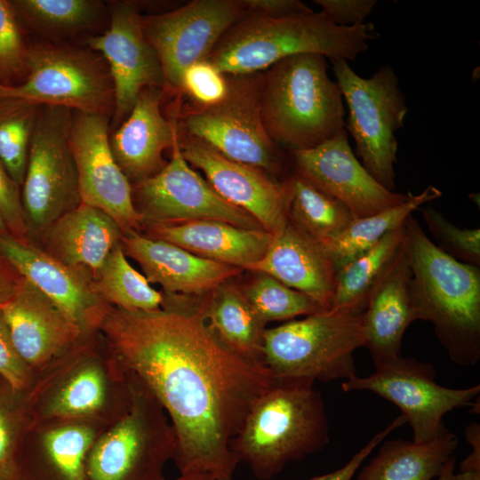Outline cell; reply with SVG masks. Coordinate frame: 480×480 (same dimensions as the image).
<instances>
[{
    "label": "cell",
    "mask_w": 480,
    "mask_h": 480,
    "mask_svg": "<svg viewBox=\"0 0 480 480\" xmlns=\"http://www.w3.org/2000/svg\"><path fill=\"white\" fill-rule=\"evenodd\" d=\"M0 376L14 391L25 388L29 380V368L18 354L0 308Z\"/></svg>",
    "instance_id": "42"
},
{
    "label": "cell",
    "mask_w": 480,
    "mask_h": 480,
    "mask_svg": "<svg viewBox=\"0 0 480 480\" xmlns=\"http://www.w3.org/2000/svg\"><path fill=\"white\" fill-rule=\"evenodd\" d=\"M162 92L146 88L128 116L119 124L109 145L124 175L134 184L159 172L166 164L163 154L179 140L176 125L161 111Z\"/></svg>",
    "instance_id": "22"
},
{
    "label": "cell",
    "mask_w": 480,
    "mask_h": 480,
    "mask_svg": "<svg viewBox=\"0 0 480 480\" xmlns=\"http://www.w3.org/2000/svg\"><path fill=\"white\" fill-rule=\"evenodd\" d=\"M406 423L405 419L399 415L385 429L376 434L340 468L331 473L313 477L309 480H351L363 461L371 452L396 428Z\"/></svg>",
    "instance_id": "45"
},
{
    "label": "cell",
    "mask_w": 480,
    "mask_h": 480,
    "mask_svg": "<svg viewBox=\"0 0 480 480\" xmlns=\"http://www.w3.org/2000/svg\"><path fill=\"white\" fill-rule=\"evenodd\" d=\"M124 254L149 284L170 296H203L239 275L241 268L199 257L171 243L131 231L123 235Z\"/></svg>",
    "instance_id": "21"
},
{
    "label": "cell",
    "mask_w": 480,
    "mask_h": 480,
    "mask_svg": "<svg viewBox=\"0 0 480 480\" xmlns=\"http://www.w3.org/2000/svg\"><path fill=\"white\" fill-rule=\"evenodd\" d=\"M174 480H217V479L213 476L207 473L192 472V473L181 474L180 477Z\"/></svg>",
    "instance_id": "51"
},
{
    "label": "cell",
    "mask_w": 480,
    "mask_h": 480,
    "mask_svg": "<svg viewBox=\"0 0 480 480\" xmlns=\"http://www.w3.org/2000/svg\"><path fill=\"white\" fill-rule=\"evenodd\" d=\"M94 430L83 424L65 425L48 431L43 439L53 480H87L85 463L94 444Z\"/></svg>",
    "instance_id": "35"
},
{
    "label": "cell",
    "mask_w": 480,
    "mask_h": 480,
    "mask_svg": "<svg viewBox=\"0 0 480 480\" xmlns=\"http://www.w3.org/2000/svg\"><path fill=\"white\" fill-rule=\"evenodd\" d=\"M247 14L243 0H194L173 11L142 17L164 82L180 91L183 72L205 60L224 34Z\"/></svg>",
    "instance_id": "14"
},
{
    "label": "cell",
    "mask_w": 480,
    "mask_h": 480,
    "mask_svg": "<svg viewBox=\"0 0 480 480\" xmlns=\"http://www.w3.org/2000/svg\"><path fill=\"white\" fill-rule=\"evenodd\" d=\"M16 436L15 415L10 406L0 398V480H19Z\"/></svg>",
    "instance_id": "43"
},
{
    "label": "cell",
    "mask_w": 480,
    "mask_h": 480,
    "mask_svg": "<svg viewBox=\"0 0 480 480\" xmlns=\"http://www.w3.org/2000/svg\"><path fill=\"white\" fill-rule=\"evenodd\" d=\"M28 74L17 85L0 84V100L57 106L108 116L114 90L108 68L89 52L60 45L28 47Z\"/></svg>",
    "instance_id": "11"
},
{
    "label": "cell",
    "mask_w": 480,
    "mask_h": 480,
    "mask_svg": "<svg viewBox=\"0 0 480 480\" xmlns=\"http://www.w3.org/2000/svg\"><path fill=\"white\" fill-rule=\"evenodd\" d=\"M404 225L336 272L330 309L357 314L364 311L372 287L403 244Z\"/></svg>",
    "instance_id": "30"
},
{
    "label": "cell",
    "mask_w": 480,
    "mask_h": 480,
    "mask_svg": "<svg viewBox=\"0 0 480 480\" xmlns=\"http://www.w3.org/2000/svg\"><path fill=\"white\" fill-rule=\"evenodd\" d=\"M412 270L404 241L372 287L363 312L364 347L373 362L400 355L403 336L417 320Z\"/></svg>",
    "instance_id": "23"
},
{
    "label": "cell",
    "mask_w": 480,
    "mask_h": 480,
    "mask_svg": "<svg viewBox=\"0 0 480 480\" xmlns=\"http://www.w3.org/2000/svg\"><path fill=\"white\" fill-rule=\"evenodd\" d=\"M40 105L0 100V161L21 187Z\"/></svg>",
    "instance_id": "34"
},
{
    "label": "cell",
    "mask_w": 480,
    "mask_h": 480,
    "mask_svg": "<svg viewBox=\"0 0 480 480\" xmlns=\"http://www.w3.org/2000/svg\"><path fill=\"white\" fill-rule=\"evenodd\" d=\"M148 236L180 246L199 257L241 269L260 260L273 235L227 222L199 220L146 227Z\"/></svg>",
    "instance_id": "25"
},
{
    "label": "cell",
    "mask_w": 480,
    "mask_h": 480,
    "mask_svg": "<svg viewBox=\"0 0 480 480\" xmlns=\"http://www.w3.org/2000/svg\"><path fill=\"white\" fill-rule=\"evenodd\" d=\"M247 13L271 18H291L307 15L314 11L300 0H243Z\"/></svg>",
    "instance_id": "46"
},
{
    "label": "cell",
    "mask_w": 480,
    "mask_h": 480,
    "mask_svg": "<svg viewBox=\"0 0 480 480\" xmlns=\"http://www.w3.org/2000/svg\"><path fill=\"white\" fill-rule=\"evenodd\" d=\"M343 100L348 108L345 130L355 142V155L384 188L395 191L398 141L396 132L408 113L406 98L391 66L371 77L356 73L346 60H331Z\"/></svg>",
    "instance_id": "7"
},
{
    "label": "cell",
    "mask_w": 480,
    "mask_h": 480,
    "mask_svg": "<svg viewBox=\"0 0 480 480\" xmlns=\"http://www.w3.org/2000/svg\"><path fill=\"white\" fill-rule=\"evenodd\" d=\"M0 252L83 332L97 330L110 305L99 296L89 269L66 265L36 244L21 243L10 235L0 236Z\"/></svg>",
    "instance_id": "19"
},
{
    "label": "cell",
    "mask_w": 480,
    "mask_h": 480,
    "mask_svg": "<svg viewBox=\"0 0 480 480\" xmlns=\"http://www.w3.org/2000/svg\"><path fill=\"white\" fill-rule=\"evenodd\" d=\"M227 76L228 92L220 102L206 108L194 106L184 115L188 136L228 159L266 172H279L281 154L261 116L263 74Z\"/></svg>",
    "instance_id": "10"
},
{
    "label": "cell",
    "mask_w": 480,
    "mask_h": 480,
    "mask_svg": "<svg viewBox=\"0 0 480 480\" xmlns=\"http://www.w3.org/2000/svg\"><path fill=\"white\" fill-rule=\"evenodd\" d=\"M23 28L60 35L88 28L99 17L100 4L92 0H12Z\"/></svg>",
    "instance_id": "33"
},
{
    "label": "cell",
    "mask_w": 480,
    "mask_h": 480,
    "mask_svg": "<svg viewBox=\"0 0 480 480\" xmlns=\"http://www.w3.org/2000/svg\"><path fill=\"white\" fill-rule=\"evenodd\" d=\"M288 220L312 239L324 243L339 236L355 219L339 200L294 173Z\"/></svg>",
    "instance_id": "32"
},
{
    "label": "cell",
    "mask_w": 480,
    "mask_h": 480,
    "mask_svg": "<svg viewBox=\"0 0 480 480\" xmlns=\"http://www.w3.org/2000/svg\"><path fill=\"white\" fill-rule=\"evenodd\" d=\"M132 379L128 410L94 442L87 455V480H164V466L175 456L177 439L164 409L137 379Z\"/></svg>",
    "instance_id": "8"
},
{
    "label": "cell",
    "mask_w": 480,
    "mask_h": 480,
    "mask_svg": "<svg viewBox=\"0 0 480 480\" xmlns=\"http://www.w3.org/2000/svg\"><path fill=\"white\" fill-rule=\"evenodd\" d=\"M0 308L12 343L28 368L46 364L83 334L76 323L23 276L13 295Z\"/></svg>",
    "instance_id": "20"
},
{
    "label": "cell",
    "mask_w": 480,
    "mask_h": 480,
    "mask_svg": "<svg viewBox=\"0 0 480 480\" xmlns=\"http://www.w3.org/2000/svg\"><path fill=\"white\" fill-rule=\"evenodd\" d=\"M456 459L454 455L449 459V460L444 466L437 480H451L452 476L454 473Z\"/></svg>",
    "instance_id": "49"
},
{
    "label": "cell",
    "mask_w": 480,
    "mask_h": 480,
    "mask_svg": "<svg viewBox=\"0 0 480 480\" xmlns=\"http://www.w3.org/2000/svg\"><path fill=\"white\" fill-rule=\"evenodd\" d=\"M106 398L105 376L99 365L88 364L73 374L49 405L51 416L74 418L92 414Z\"/></svg>",
    "instance_id": "37"
},
{
    "label": "cell",
    "mask_w": 480,
    "mask_h": 480,
    "mask_svg": "<svg viewBox=\"0 0 480 480\" xmlns=\"http://www.w3.org/2000/svg\"><path fill=\"white\" fill-rule=\"evenodd\" d=\"M457 447L458 437L447 429L426 443L388 440L356 480H434Z\"/></svg>",
    "instance_id": "27"
},
{
    "label": "cell",
    "mask_w": 480,
    "mask_h": 480,
    "mask_svg": "<svg viewBox=\"0 0 480 480\" xmlns=\"http://www.w3.org/2000/svg\"><path fill=\"white\" fill-rule=\"evenodd\" d=\"M305 380H276L253 404L231 449L259 479L323 449L329 423L321 393Z\"/></svg>",
    "instance_id": "4"
},
{
    "label": "cell",
    "mask_w": 480,
    "mask_h": 480,
    "mask_svg": "<svg viewBox=\"0 0 480 480\" xmlns=\"http://www.w3.org/2000/svg\"><path fill=\"white\" fill-rule=\"evenodd\" d=\"M180 147L186 161L204 172L223 199L248 212L273 236L283 230L292 197L291 176L275 180L265 171L228 159L189 136L180 140Z\"/></svg>",
    "instance_id": "16"
},
{
    "label": "cell",
    "mask_w": 480,
    "mask_h": 480,
    "mask_svg": "<svg viewBox=\"0 0 480 480\" xmlns=\"http://www.w3.org/2000/svg\"><path fill=\"white\" fill-rule=\"evenodd\" d=\"M372 26L342 27L322 12L291 18L247 13L220 39L205 59L226 75H249L302 53L330 60H355L368 49Z\"/></svg>",
    "instance_id": "3"
},
{
    "label": "cell",
    "mask_w": 480,
    "mask_h": 480,
    "mask_svg": "<svg viewBox=\"0 0 480 480\" xmlns=\"http://www.w3.org/2000/svg\"><path fill=\"white\" fill-rule=\"evenodd\" d=\"M0 216L11 236L24 244L30 243L24 218L20 186L11 177L1 161Z\"/></svg>",
    "instance_id": "41"
},
{
    "label": "cell",
    "mask_w": 480,
    "mask_h": 480,
    "mask_svg": "<svg viewBox=\"0 0 480 480\" xmlns=\"http://www.w3.org/2000/svg\"><path fill=\"white\" fill-rule=\"evenodd\" d=\"M420 211L442 251L460 262L480 267L479 228H459L431 206Z\"/></svg>",
    "instance_id": "39"
},
{
    "label": "cell",
    "mask_w": 480,
    "mask_h": 480,
    "mask_svg": "<svg viewBox=\"0 0 480 480\" xmlns=\"http://www.w3.org/2000/svg\"><path fill=\"white\" fill-rule=\"evenodd\" d=\"M362 316L328 309L265 329L262 363L276 380H347L364 344Z\"/></svg>",
    "instance_id": "6"
},
{
    "label": "cell",
    "mask_w": 480,
    "mask_h": 480,
    "mask_svg": "<svg viewBox=\"0 0 480 480\" xmlns=\"http://www.w3.org/2000/svg\"><path fill=\"white\" fill-rule=\"evenodd\" d=\"M72 111L41 105L21 185L30 243L81 203L76 166L69 141Z\"/></svg>",
    "instance_id": "9"
},
{
    "label": "cell",
    "mask_w": 480,
    "mask_h": 480,
    "mask_svg": "<svg viewBox=\"0 0 480 480\" xmlns=\"http://www.w3.org/2000/svg\"><path fill=\"white\" fill-rule=\"evenodd\" d=\"M259 274L243 292L256 315L265 324L324 310L304 293L290 288L269 275Z\"/></svg>",
    "instance_id": "36"
},
{
    "label": "cell",
    "mask_w": 480,
    "mask_h": 480,
    "mask_svg": "<svg viewBox=\"0 0 480 480\" xmlns=\"http://www.w3.org/2000/svg\"><path fill=\"white\" fill-rule=\"evenodd\" d=\"M22 276L0 252V305L15 292Z\"/></svg>",
    "instance_id": "47"
},
{
    "label": "cell",
    "mask_w": 480,
    "mask_h": 480,
    "mask_svg": "<svg viewBox=\"0 0 480 480\" xmlns=\"http://www.w3.org/2000/svg\"><path fill=\"white\" fill-rule=\"evenodd\" d=\"M451 480H480V470L460 471L452 476Z\"/></svg>",
    "instance_id": "50"
},
{
    "label": "cell",
    "mask_w": 480,
    "mask_h": 480,
    "mask_svg": "<svg viewBox=\"0 0 480 480\" xmlns=\"http://www.w3.org/2000/svg\"><path fill=\"white\" fill-rule=\"evenodd\" d=\"M126 257L119 243L92 274L99 296L107 304L124 310L154 311L161 308L165 295L153 288Z\"/></svg>",
    "instance_id": "31"
},
{
    "label": "cell",
    "mask_w": 480,
    "mask_h": 480,
    "mask_svg": "<svg viewBox=\"0 0 480 480\" xmlns=\"http://www.w3.org/2000/svg\"><path fill=\"white\" fill-rule=\"evenodd\" d=\"M132 198L143 228L210 220L263 229L252 216L223 199L191 168L181 154L180 137L164 167L156 175L134 184Z\"/></svg>",
    "instance_id": "13"
},
{
    "label": "cell",
    "mask_w": 480,
    "mask_h": 480,
    "mask_svg": "<svg viewBox=\"0 0 480 480\" xmlns=\"http://www.w3.org/2000/svg\"><path fill=\"white\" fill-rule=\"evenodd\" d=\"M123 235L108 214L81 202L55 220L37 241L38 247L62 263L93 274L121 243Z\"/></svg>",
    "instance_id": "26"
},
{
    "label": "cell",
    "mask_w": 480,
    "mask_h": 480,
    "mask_svg": "<svg viewBox=\"0 0 480 480\" xmlns=\"http://www.w3.org/2000/svg\"><path fill=\"white\" fill-rule=\"evenodd\" d=\"M247 269L269 275L299 291L322 308H331L336 270L324 245L308 236L289 220L273 236L265 255Z\"/></svg>",
    "instance_id": "24"
},
{
    "label": "cell",
    "mask_w": 480,
    "mask_h": 480,
    "mask_svg": "<svg viewBox=\"0 0 480 480\" xmlns=\"http://www.w3.org/2000/svg\"><path fill=\"white\" fill-rule=\"evenodd\" d=\"M295 173L341 202L355 219L373 215L405 202L410 193L380 185L357 160L344 129L333 138L305 150L290 152Z\"/></svg>",
    "instance_id": "18"
},
{
    "label": "cell",
    "mask_w": 480,
    "mask_h": 480,
    "mask_svg": "<svg viewBox=\"0 0 480 480\" xmlns=\"http://www.w3.org/2000/svg\"><path fill=\"white\" fill-rule=\"evenodd\" d=\"M87 44L108 63L114 90L113 126L128 116L141 91L165 84L159 57L144 34L142 17L134 3L116 4L109 28L88 38Z\"/></svg>",
    "instance_id": "17"
},
{
    "label": "cell",
    "mask_w": 480,
    "mask_h": 480,
    "mask_svg": "<svg viewBox=\"0 0 480 480\" xmlns=\"http://www.w3.org/2000/svg\"><path fill=\"white\" fill-rule=\"evenodd\" d=\"M180 91L192 100L195 107H211L227 96L228 76L204 60L192 64L183 72Z\"/></svg>",
    "instance_id": "40"
},
{
    "label": "cell",
    "mask_w": 480,
    "mask_h": 480,
    "mask_svg": "<svg viewBox=\"0 0 480 480\" xmlns=\"http://www.w3.org/2000/svg\"><path fill=\"white\" fill-rule=\"evenodd\" d=\"M97 330L123 369L169 415L180 474L231 480L239 463L232 441L276 381L264 364L227 346L208 324L201 302L165 297L154 311L109 306Z\"/></svg>",
    "instance_id": "1"
},
{
    "label": "cell",
    "mask_w": 480,
    "mask_h": 480,
    "mask_svg": "<svg viewBox=\"0 0 480 480\" xmlns=\"http://www.w3.org/2000/svg\"><path fill=\"white\" fill-rule=\"evenodd\" d=\"M22 27L7 0H0V84L17 85L28 74V52Z\"/></svg>",
    "instance_id": "38"
},
{
    "label": "cell",
    "mask_w": 480,
    "mask_h": 480,
    "mask_svg": "<svg viewBox=\"0 0 480 480\" xmlns=\"http://www.w3.org/2000/svg\"><path fill=\"white\" fill-rule=\"evenodd\" d=\"M404 230L417 320L433 324L453 363L476 364L480 359V268L446 254L412 215Z\"/></svg>",
    "instance_id": "2"
},
{
    "label": "cell",
    "mask_w": 480,
    "mask_h": 480,
    "mask_svg": "<svg viewBox=\"0 0 480 480\" xmlns=\"http://www.w3.org/2000/svg\"><path fill=\"white\" fill-rule=\"evenodd\" d=\"M208 294L201 308L213 332L234 351L262 362L266 324L256 315L243 291L225 283Z\"/></svg>",
    "instance_id": "28"
},
{
    "label": "cell",
    "mask_w": 480,
    "mask_h": 480,
    "mask_svg": "<svg viewBox=\"0 0 480 480\" xmlns=\"http://www.w3.org/2000/svg\"><path fill=\"white\" fill-rule=\"evenodd\" d=\"M5 235H10V234L3 219L0 216V236H5Z\"/></svg>",
    "instance_id": "52"
},
{
    "label": "cell",
    "mask_w": 480,
    "mask_h": 480,
    "mask_svg": "<svg viewBox=\"0 0 480 480\" xmlns=\"http://www.w3.org/2000/svg\"><path fill=\"white\" fill-rule=\"evenodd\" d=\"M108 116L76 112L69 141L75 159L81 202L108 214L124 234L142 228L132 187L117 164L109 145Z\"/></svg>",
    "instance_id": "15"
},
{
    "label": "cell",
    "mask_w": 480,
    "mask_h": 480,
    "mask_svg": "<svg viewBox=\"0 0 480 480\" xmlns=\"http://www.w3.org/2000/svg\"><path fill=\"white\" fill-rule=\"evenodd\" d=\"M467 441L472 446L471 453L462 461L460 471L480 470V425L469 424L465 431Z\"/></svg>",
    "instance_id": "48"
},
{
    "label": "cell",
    "mask_w": 480,
    "mask_h": 480,
    "mask_svg": "<svg viewBox=\"0 0 480 480\" xmlns=\"http://www.w3.org/2000/svg\"><path fill=\"white\" fill-rule=\"evenodd\" d=\"M327 59L302 53L263 73L261 116L277 146L289 152L313 148L345 129V107Z\"/></svg>",
    "instance_id": "5"
},
{
    "label": "cell",
    "mask_w": 480,
    "mask_h": 480,
    "mask_svg": "<svg viewBox=\"0 0 480 480\" xmlns=\"http://www.w3.org/2000/svg\"><path fill=\"white\" fill-rule=\"evenodd\" d=\"M375 370L365 377L357 375L344 380V392L370 391L396 405L409 423L413 442L426 443L446 430L444 416L460 407L476 409L480 385L451 388L435 380L430 363L401 355L374 362Z\"/></svg>",
    "instance_id": "12"
},
{
    "label": "cell",
    "mask_w": 480,
    "mask_h": 480,
    "mask_svg": "<svg viewBox=\"0 0 480 480\" xmlns=\"http://www.w3.org/2000/svg\"><path fill=\"white\" fill-rule=\"evenodd\" d=\"M442 192L433 186L397 205L373 215L354 219L336 237L322 243L336 272L344 265L379 243L388 232L402 227L412 212L427 202L436 199Z\"/></svg>",
    "instance_id": "29"
},
{
    "label": "cell",
    "mask_w": 480,
    "mask_h": 480,
    "mask_svg": "<svg viewBox=\"0 0 480 480\" xmlns=\"http://www.w3.org/2000/svg\"><path fill=\"white\" fill-rule=\"evenodd\" d=\"M334 24L342 27L364 24L377 4L376 0H314Z\"/></svg>",
    "instance_id": "44"
}]
</instances>
